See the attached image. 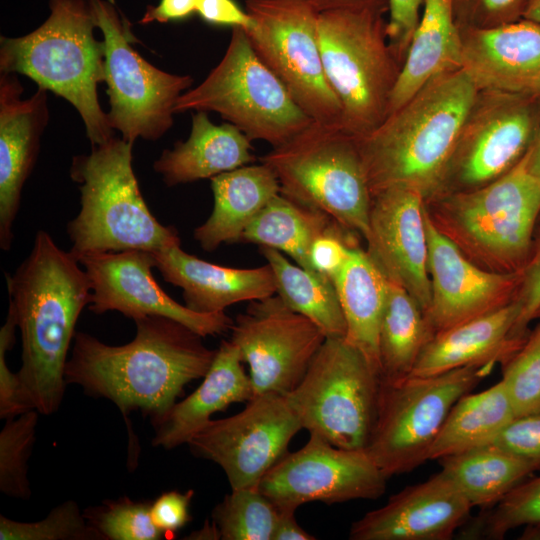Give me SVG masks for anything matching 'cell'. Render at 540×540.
<instances>
[{"label": "cell", "instance_id": "obj_1", "mask_svg": "<svg viewBox=\"0 0 540 540\" xmlns=\"http://www.w3.org/2000/svg\"><path fill=\"white\" fill-rule=\"evenodd\" d=\"M134 322L135 338L124 345H108L77 331L65 381L111 401L125 417L141 411L152 421L177 402L187 384L206 375L217 349H209L202 336L168 317Z\"/></svg>", "mask_w": 540, "mask_h": 540}, {"label": "cell", "instance_id": "obj_2", "mask_svg": "<svg viewBox=\"0 0 540 540\" xmlns=\"http://www.w3.org/2000/svg\"><path fill=\"white\" fill-rule=\"evenodd\" d=\"M80 265L40 230L27 258L7 276L9 306L21 333L17 376L22 394L30 409L46 416L62 404L68 351L78 318L90 303V281Z\"/></svg>", "mask_w": 540, "mask_h": 540}, {"label": "cell", "instance_id": "obj_3", "mask_svg": "<svg viewBox=\"0 0 540 540\" xmlns=\"http://www.w3.org/2000/svg\"><path fill=\"white\" fill-rule=\"evenodd\" d=\"M478 92L462 69L443 73L357 138L371 195L401 185L436 197Z\"/></svg>", "mask_w": 540, "mask_h": 540}, {"label": "cell", "instance_id": "obj_4", "mask_svg": "<svg viewBox=\"0 0 540 540\" xmlns=\"http://www.w3.org/2000/svg\"><path fill=\"white\" fill-rule=\"evenodd\" d=\"M50 15L31 33L0 38L1 73L21 74L78 111L92 147L113 136L97 85L105 81L104 42L89 0H49Z\"/></svg>", "mask_w": 540, "mask_h": 540}, {"label": "cell", "instance_id": "obj_5", "mask_svg": "<svg viewBox=\"0 0 540 540\" xmlns=\"http://www.w3.org/2000/svg\"><path fill=\"white\" fill-rule=\"evenodd\" d=\"M435 228L471 262L496 273L521 272L535 242L540 217V179L527 153L494 181L425 202Z\"/></svg>", "mask_w": 540, "mask_h": 540}, {"label": "cell", "instance_id": "obj_6", "mask_svg": "<svg viewBox=\"0 0 540 540\" xmlns=\"http://www.w3.org/2000/svg\"><path fill=\"white\" fill-rule=\"evenodd\" d=\"M133 143L122 137L73 157L70 176L79 184L81 208L67 224L70 253L86 255L181 245L176 229L162 225L141 194L132 166Z\"/></svg>", "mask_w": 540, "mask_h": 540}, {"label": "cell", "instance_id": "obj_7", "mask_svg": "<svg viewBox=\"0 0 540 540\" xmlns=\"http://www.w3.org/2000/svg\"><path fill=\"white\" fill-rule=\"evenodd\" d=\"M260 162L273 170L283 195L366 239L372 195L356 137L313 122Z\"/></svg>", "mask_w": 540, "mask_h": 540}, {"label": "cell", "instance_id": "obj_8", "mask_svg": "<svg viewBox=\"0 0 540 540\" xmlns=\"http://www.w3.org/2000/svg\"><path fill=\"white\" fill-rule=\"evenodd\" d=\"M382 13L340 9L319 13L318 39L327 80L341 105L340 128L363 138L386 118L399 71L386 43Z\"/></svg>", "mask_w": 540, "mask_h": 540}, {"label": "cell", "instance_id": "obj_9", "mask_svg": "<svg viewBox=\"0 0 540 540\" xmlns=\"http://www.w3.org/2000/svg\"><path fill=\"white\" fill-rule=\"evenodd\" d=\"M213 111L251 141L280 146L314 121L254 51L242 28L232 34L220 62L197 87L176 101L174 113Z\"/></svg>", "mask_w": 540, "mask_h": 540}, {"label": "cell", "instance_id": "obj_10", "mask_svg": "<svg viewBox=\"0 0 540 540\" xmlns=\"http://www.w3.org/2000/svg\"><path fill=\"white\" fill-rule=\"evenodd\" d=\"M496 364H474L430 376L382 381L375 425L365 451L389 478L428 461L454 404Z\"/></svg>", "mask_w": 540, "mask_h": 540}, {"label": "cell", "instance_id": "obj_11", "mask_svg": "<svg viewBox=\"0 0 540 540\" xmlns=\"http://www.w3.org/2000/svg\"><path fill=\"white\" fill-rule=\"evenodd\" d=\"M381 377L344 338H326L287 394L302 429L344 449H365L378 411Z\"/></svg>", "mask_w": 540, "mask_h": 540}, {"label": "cell", "instance_id": "obj_12", "mask_svg": "<svg viewBox=\"0 0 540 540\" xmlns=\"http://www.w3.org/2000/svg\"><path fill=\"white\" fill-rule=\"evenodd\" d=\"M89 2L103 34L110 127L131 143L159 139L172 127L176 101L191 87L192 77L151 65L132 47L138 40L116 6L106 0Z\"/></svg>", "mask_w": 540, "mask_h": 540}, {"label": "cell", "instance_id": "obj_13", "mask_svg": "<svg viewBox=\"0 0 540 540\" xmlns=\"http://www.w3.org/2000/svg\"><path fill=\"white\" fill-rule=\"evenodd\" d=\"M254 24L245 31L262 62L314 121L340 127L341 105L323 67L319 13L302 0H246Z\"/></svg>", "mask_w": 540, "mask_h": 540}, {"label": "cell", "instance_id": "obj_14", "mask_svg": "<svg viewBox=\"0 0 540 540\" xmlns=\"http://www.w3.org/2000/svg\"><path fill=\"white\" fill-rule=\"evenodd\" d=\"M539 121L540 97L479 91L438 195L476 189L508 172L529 150Z\"/></svg>", "mask_w": 540, "mask_h": 540}, {"label": "cell", "instance_id": "obj_15", "mask_svg": "<svg viewBox=\"0 0 540 540\" xmlns=\"http://www.w3.org/2000/svg\"><path fill=\"white\" fill-rule=\"evenodd\" d=\"M387 477L364 449H344L317 434L295 452H286L258 484L278 511H296L308 502L343 503L377 499Z\"/></svg>", "mask_w": 540, "mask_h": 540}, {"label": "cell", "instance_id": "obj_16", "mask_svg": "<svg viewBox=\"0 0 540 540\" xmlns=\"http://www.w3.org/2000/svg\"><path fill=\"white\" fill-rule=\"evenodd\" d=\"M300 429L287 396L268 392L233 416L212 419L187 445L195 456L218 464L231 489L258 487Z\"/></svg>", "mask_w": 540, "mask_h": 540}, {"label": "cell", "instance_id": "obj_17", "mask_svg": "<svg viewBox=\"0 0 540 540\" xmlns=\"http://www.w3.org/2000/svg\"><path fill=\"white\" fill-rule=\"evenodd\" d=\"M230 332V341L249 366L254 396L293 391L326 339L317 325L278 295L250 301Z\"/></svg>", "mask_w": 540, "mask_h": 540}, {"label": "cell", "instance_id": "obj_18", "mask_svg": "<svg viewBox=\"0 0 540 540\" xmlns=\"http://www.w3.org/2000/svg\"><path fill=\"white\" fill-rule=\"evenodd\" d=\"M78 261L90 281L88 308L95 314L117 311L134 321L147 316H164L203 338L231 330L234 320L225 312L198 313L169 297L152 275L151 252H108L86 255Z\"/></svg>", "mask_w": 540, "mask_h": 540}, {"label": "cell", "instance_id": "obj_19", "mask_svg": "<svg viewBox=\"0 0 540 540\" xmlns=\"http://www.w3.org/2000/svg\"><path fill=\"white\" fill-rule=\"evenodd\" d=\"M424 218L431 283L424 315L433 336L515 299L521 272L496 273L479 267L435 228L426 208Z\"/></svg>", "mask_w": 540, "mask_h": 540}, {"label": "cell", "instance_id": "obj_20", "mask_svg": "<svg viewBox=\"0 0 540 540\" xmlns=\"http://www.w3.org/2000/svg\"><path fill=\"white\" fill-rule=\"evenodd\" d=\"M425 201L395 185L372 194L366 251L388 281L403 287L423 313L431 299Z\"/></svg>", "mask_w": 540, "mask_h": 540}, {"label": "cell", "instance_id": "obj_21", "mask_svg": "<svg viewBox=\"0 0 540 540\" xmlns=\"http://www.w3.org/2000/svg\"><path fill=\"white\" fill-rule=\"evenodd\" d=\"M472 509L459 489L438 472L353 522L349 539L449 540L469 521Z\"/></svg>", "mask_w": 540, "mask_h": 540}, {"label": "cell", "instance_id": "obj_22", "mask_svg": "<svg viewBox=\"0 0 540 540\" xmlns=\"http://www.w3.org/2000/svg\"><path fill=\"white\" fill-rule=\"evenodd\" d=\"M47 91L38 87L31 97L22 99L23 87L16 74L0 75V248L5 251L12 246L23 186L49 120Z\"/></svg>", "mask_w": 540, "mask_h": 540}, {"label": "cell", "instance_id": "obj_23", "mask_svg": "<svg viewBox=\"0 0 540 540\" xmlns=\"http://www.w3.org/2000/svg\"><path fill=\"white\" fill-rule=\"evenodd\" d=\"M461 69L478 91L540 97V24L461 29Z\"/></svg>", "mask_w": 540, "mask_h": 540}, {"label": "cell", "instance_id": "obj_24", "mask_svg": "<svg viewBox=\"0 0 540 540\" xmlns=\"http://www.w3.org/2000/svg\"><path fill=\"white\" fill-rule=\"evenodd\" d=\"M165 281L180 287L184 302L198 313L224 312L228 306L276 294L273 271L267 263L257 268H232L210 263L173 245L151 252Z\"/></svg>", "mask_w": 540, "mask_h": 540}, {"label": "cell", "instance_id": "obj_25", "mask_svg": "<svg viewBox=\"0 0 540 540\" xmlns=\"http://www.w3.org/2000/svg\"><path fill=\"white\" fill-rule=\"evenodd\" d=\"M237 346L223 340L202 383L157 419L152 445L166 450L188 444L212 419L233 403L249 402L254 390Z\"/></svg>", "mask_w": 540, "mask_h": 540}, {"label": "cell", "instance_id": "obj_26", "mask_svg": "<svg viewBox=\"0 0 540 540\" xmlns=\"http://www.w3.org/2000/svg\"><path fill=\"white\" fill-rule=\"evenodd\" d=\"M513 300L506 306L434 335L408 376H430L456 368L505 363L524 342L511 337L518 317Z\"/></svg>", "mask_w": 540, "mask_h": 540}, {"label": "cell", "instance_id": "obj_27", "mask_svg": "<svg viewBox=\"0 0 540 540\" xmlns=\"http://www.w3.org/2000/svg\"><path fill=\"white\" fill-rule=\"evenodd\" d=\"M462 40L453 0H423L406 59L391 89L387 116L443 73L461 69ZM386 116V117H387Z\"/></svg>", "mask_w": 540, "mask_h": 540}, {"label": "cell", "instance_id": "obj_28", "mask_svg": "<svg viewBox=\"0 0 540 540\" xmlns=\"http://www.w3.org/2000/svg\"><path fill=\"white\" fill-rule=\"evenodd\" d=\"M252 149L251 140L236 126L215 125L206 111H197L188 139L163 150L153 168L167 186H175L248 165L255 160Z\"/></svg>", "mask_w": 540, "mask_h": 540}, {"label": "cell", "instance_id": "obj_29", "mask_svg": "<svg viewBox=\"0 0 540 540\" xmlns=\"http://www.w3.org/2000/svg\"><path fill=\"white\" fill-rule=\"evenodd\" d=\"M213 210L194 230L202 249L213 251L241 236L267 203L281 192L279 181L266 164L245 165L211 178Z\"/></svg>", "mask_w": 540, "mask_h": 540}, {"label": "cell", "instance_id": "obj_30", "mask_svg": "<svg viewBox=\"0 0 540 540\" xmlns=\"http://www.w3.org/2000/svg\"><path fill=\"white\" fill-rule=\"evenodd\" d=\"M333 284L346 322L344 339L356 347L380 375L378 338L388 294L387 278L358 243L352 247L346 265L333 279Z\"/></svg>", "mask_w": 540, "mask_h": 540}, {"label": "cell", "instance_id": "obj_31", "mask_svg": "<svg viewBox=\"0 0 540 540\" xmlns=\"http://www.w3.org/2000/svg\"><path fill=\"white\" fill-rule=\"evenodd\" d=\"M514 417L515 410L502 380L479 393L469 392L452 407L428 460L490 444Z\"/></svg>", "mask_w": 540, "mask_h": 540}, {"label": "cell", "instance_id": "obj_32", "mask_svg": "<svg viewBox=\"0 0 540 540\" xmlns=\"http://www.w3.org/2000/svg\"><path fill=\"white\" fill-rule=\"evenodd\" d=\"M442 472L471 506L489 508L536 470L495 444L438 459Z\"/></svg>", "mask_w": 540, "mask_h": 540}, {"label": "cell", "instance_id": "obj_33", "mask_svg": "<svg viewBox=\"0 0 540 540\" xmlns=\"http://www.w3.org/2000/svg\"><path fill=\"white\" fill-rule=\"evenodd\" d=\"M333 222L325 213L280 192L250 222L240 242L276 249L289 255L300 267L317 273L310 261V249L314 240Z\"/></svg>", "mask_w": 540, "mask_h": 540}, {"label": "cell", "instance_id": "obj_34", "mask_svg": "<svg viewBox=\"0 0 540 540\" xmlns=\"http://www.w3.org/2000/svg\"><path fill=\"white\" fill-rule=\"evenodd\" d=\"M276 282V295L293 311L317 325L326 338H345L346 322L333 282L291 263L273 248L261 247Z\"/></svg>", "mask_w": 540, "mask_h": 540}, {"label": "cell", "instance_id": "obj_35", "mask_svg": "<svg viewBox=\"0 0 540 540\" xmlns=\"http://www.w3.org/2000/svg\"><path fill=\"white\" fill-rule=\"evenodd\" d=\"M388 282L378 350L381 380L395 381L410 375L433 335L413 297L400 285Z\"/></svg>", "mask_w": 540, "mask_h": 540}, {"label": "cell", "instance_id": "obj_36", "mask_svg": "<svg viewBox=\"0 0 540 540\" xmlns=\"http://www.w3.org/2000/svg\"><path fill=\"white\" fill-rule=\"evenodd\" d=\"M279 511L258 487L231 489L211 513L221 540H272Z\"/></svg>", "mask_w": 540, "mask_h": 540}, {"label": "cell", "instance_id": "obj_37", "mask_svg": "<svg viewBox=\"0 0 540 540\" xmlns=\"http://www.w3.org/2000/svg\"><path fill=\"white\" fill-rule=\"evenodd\" d=\"M466 538L502 539L510 531L525 527V535L540 532V475L527 478L495 505L466 523ZM463 526V527H464Z\"/></svg>", "mask_w": 540, "mask_h": 540}, {"label": "cell", "instance_id": "obj_38", "mask_svg": "<svg viewBox=\"0 0 540 540\" xmlns=\"http://www.w3.org/2000/svg\"><path fill=\"white\" fill-rule=\"evenodd\" d=\"M39 414L31 409L6 419L0 431V491L8 497L26 500L31 496L28 462Z\"/></svg>", "mask_w": 540, "mask_h": 540}, {"label": "cell", "instance_id": "obj_39", "mask_svg": "<svg viewBox=\"0 0 540 540\" xmlns=\"http://www.w3.org/2000/svg\"><path fill=\"white\" fill-rule=\"evenodd\" d=\"M151 503L124 496L89 507L83 513L103 540H159L165 535L153 522Z\"/></svg>", "mask_w": 540, "mask_h": 540}, {"label": "cell", "instance_id": "obj_40", "mask_svg": "<svg viewBox=\"0 0 540 540\" xmlns=\"http://www.w3.org/2000/svg\"><path fill=\"white\" fill-rule=\"evenodd\" d=\"M0 539L103 540L72 500L57 505L44 519L34 522L16 521L0 515Z\"/></svg>", "mask_w": 540, "mask_h": 540}, {"label": "cell", "instance_id": "obj_41", "mask_svg": "<svg viewBox=\"0 0 540 540\" xmlns=\"http://www.w3.org/2000/svg\"><path fill=\"white\" fill-rule=\"evenodd\" d=\"M521 347L502 364V378L516 416L540 411V310Z\"/></svg>", "mask_w": 540, "mask_h": 540}, {"label": "cell", "instance_id": "obj_42", "mask_svg": "<svg viewBox=\"0 0 540 540\" xmlns=\"http://www.w3.org/2000/svg\"><path fill=\"white\" fill-rule=\"evenodd\" d=\"M531 0H453L455 21L461 29L492 28L523 18Z\"/></svg>", "mask_w": 540, "mask_h": 540}, {"label": "cell", "instance_id": "obj_43", "mask_svg": "<svg viewBox=\"0 0 540 540\" xmlns=\"http://www.w3.org/2000/svg\"><path fill=\"white\" fill-rule=\"evenodd\" d=\"M356 235L334 221L311 246L310 261L314 270L333 282L346 265L352 247L358 244Z\"/></svg>", "mask_w": 540, "mask_h": 540}, {"label": "cell", "instance_id": "obj_44", "mask_svg": "<svg viewBox=\"0 0 540 540\" xmlns=\"http://www.w3.org/2000/svg\"><path fill=\"white\" fill-rule=\"evenodd\" d=\"M514 301L519 312L511 337L522 342L530 331V323L536 319L540 310V229L536 231L531 257L521 271Z\"/></svg>", "mask_w": 540, "mask_h": 540}, {"label": "cell", "instance_id": "obj_45", "mask_svg": "<svg viewBox=\"0 0 540 540\" xmlns=\"http://www.w3.org/2000/svg\"><path fill=\"white\" fill-rule=\"evenodd\" d=\"M17 327L15 312L9 306L0 330V418L5 420L31 410L24 400L17 372L13 373L6 361V354L15 343Z\"/></svg>", "mask_w": 540, "mask_h": 540}, {"label": "cell", "instance_id": "obj_46", "mask_svg": "<svg viewBox=\"0 0 540 540\" xmlns=\"http://www.w3.org/2000/svg\"><path fill=\"white\" fill-rule=\"evenodd\" d=\"M492 444L540 470V411L514 417Z\"/></svg>", "mask_w": 540, "mask_h": 540}, {"label": "cell", "instance_id": "obj_47", "mask_svg": "<svg viewBox=\"0 0 540 540\" xmlns=\"http://www.w3.org/2000/svg\"><path fill=\"white\" fill-rule=\"evenodd\" d=\"M422 5L423 0H389L386 35L393 54L401 55L408 49Z\"/></svg>", "mask_w": 540, "mask_h": 540}, {"label": "cell", "instance_id": "obj_48", "mask_svg": "<svg viewBox=\"0 0 540 540\" xmlns=\"http://www.w3.org/2000/svg\"><path fill=\"white\" fill-rule=\"evenodd\" d=\"M194 496L192 489L181 493L176 490L162 493L151 503V516L159 530L174 534L191 521L190 504Z\"/></svg>", "mask_w": 540, "mask_h": 540}, {"label": "cell", "instance_id": "obj_49", "mask_svg": "<svg viewBox=\"0 0 540 540\" xmlns=\"http://www.w3.org/2000/svg\"><path fill=\"white\" fill-rule=\"evenodd\" d=\"M196 13L211 25L252 28L254 21L234 0H198Z\"/></svg>", "mask_w": 540, "mask_h": 540}, {"label": "cell", "instance_id": "obj_50", "mask_svg": "<svg viewBox=\"0 0 540 540\" xmlns=\"http://www.w3.org/2000/svg\"><path fill=\"white\" fill-rule=\"evenodd\" d=\"M197 1L198 0H160L156 6H147L146 12L139 23H167L169 21L187 19L192 14L196 13Z\"/></svg>", "mask_w": 540, "mask_h": 540}, {"label": "cell", "instance_id": "obj_51", "mask_svg": "<svg viewBox=\"0 0 540 540\" xmlns=\"http://www.w3.org/2000/svg\"><path fill=\"white\" fill-rule=\"evenodd\" d=\"M318 13L351 9L371 10L379 13L388 11L389 0H302Z\"/></svg>", "mask_w": 540, "mask_h": 540}, {"label": "cell", "instance_id": "obj_52", "mask_svg": "<svg viewBox=\"0 0 540 540\" xmlns=\"http://www.w3.org/2000/svg\"><path fill=\"white\" fill-rule=\"evenodd\" d=\"M296 521L295 511H279L272 540H315Z\"/></svg>", "mask_w": 540, "mask_h": 540}, {"label": "cell", "instance_id": "obj_53", "mask_svg": "<svg viewBox=\"0 0 540 540\" xmlns=\"http://www.w3.org/2000/svg\"><path fill=\"white\" fill-rule=\"evenodd\" d=\"M527 167L534 176L540 179V121L533 143L527 151Z\"/></svg>", "mask_w": 540, "mask_h": 540}, {"label": "cell", "instance_id": "obj_54", "mask_svg": "<svg viewBox=\"0 0 540 540\" xmlns=\"http://www.w3.org/2000/svg\"><path fill=\"white\" fill-rule=\"evenodd\" d=\"M188 539H220L216 526L213 522L206 521L198 531H194Z\"/></svg>", "mask_w": 540, "mask_h": 540}, {"label": "cell", "instance_id": "obj_55", "mask_svg": "<svg viewBox=\"0 0 540 540\" xmlns=\"http://www.w3.org/2000/svg\"><path fill=\"white\" fill-rule=\"evenodd\" d=\"M523 18L540 24V0H531Z\"/></svg>", "mask_w": 540, "mask_h": 540}, {"label": "cell", "instance_id": "obj_56", "mask_svg": "<svg viewBox=\"0 0 540 540\" xmlns=\"http://www.w3.org/2000/svg\"><path fill=\"white\" fill-rule=\"evenodd\" d=\"M537 229H540V217H539Z\"/></svg>", "mask_w": 540, "mask_h": 540}]
</instances>
